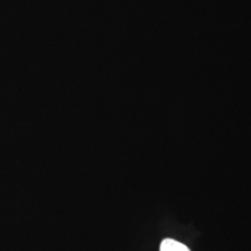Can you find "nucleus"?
<instances>
[{"label": "nucleus", "mask_w": 251, "mask_h": 251, "mask_svg": "<svg viewBox=\"0 0 251 251\" xmlns=\"http://www.w3.org/2000/svg\"><path fill=\"white\" fill-rule=\"evenodd\" d=\"M159 251H190V249L178 241L172 240V238H165L161 243Z\"/></svg>", "instance_id": "nucleus-1"}]
</instances>
